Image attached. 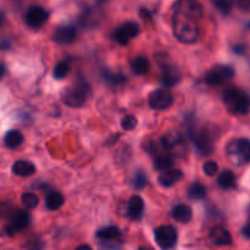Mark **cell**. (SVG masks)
Masks as SVG:
<instances>
[{
	"label": "cell",
	"mask_w": 250,
	"mask_h": 250,
	"mask_svg": "<svg viewBox=\"0 0 250 250\" xmlns=\"http://www.w3.org/2000/svg\"><path fill=\"white\" fill-rule=\"evenodd\" d=\"M97 237L99 239H102L103 242H105V243H107V242H116L121 237V232H120V229L117 227L109 226L99 229L97 232Z\"/></svg>",
	"instance_id": "cell-21"
},
{
	"label": "cell",
	"mask_w": 250,
	"mask_h": 250,
	"mask_svg": "<svg viewBox=\"0 0 250 250\" xmlns=\"http://www.w3.org/2000/svg\"><path fill=\"white\" fill-rule=\"evenodd\" d=\"M234 76V70L231 66L217 65L214 66L209 72L205 75V82L209 85H219L226 81L232 80Z\"/></svg>",
	"instance_id": "cell-8"
},
{
	"label": "cell",
	"mask_w": 250,
	"mask_h": 250,
	"mask_svg": "<svg viewBox=\"0 0 250 250\" xmlns=\"http://www.w3.org/2000/svg\"><path fill=\"white\" fill-rule=\"evenodd\" d=\"M21 202H22V204L27 208V209H34V208L38 207V204H39L38 197H37L36 194H33V193H28V192H26L22 194Z\"/></svg>",
	"instance_id": "cell-29"
},
{
	"label": "cell",
	"mask_w": 250,
	"mask_h": 250,
	"mask_svg": "<svg viewBox=\"0 0 250 250\" xmlns=\"http://www.w3.org/2000/svg\"><path fill=\"white\" fill-rule=\"evenodd\" d=\"M22 142H23V136H22L21 132L17 131V129L9 131L4 138L5 146L10 149L19 148V146L22 144Z\"/></svg>",
	"instance_id": "cell-23"
},
{
	"label": "cell",
	"mask_w": 250,
	"mask_h": 250,
	"mask_svg": "<svg viewBox=\"0 0 250 250\" xmlns=\"http://www.w3.org/2000/svg\"><path fill=\"white\" fill-rule=\"evenodd\" d=\"M99 1H104V0H99Z\"/></svg>",
	"instance_id": "cell-42"
},
{
	"label": "cell",
	"mask_w": 250,
	"mask_h": 250,
	"mask_svg": "<svg viewBox=\"0 0 250 250\" xmlns=\"http://www.w3.org/2000/svg\"><path fill=\"white\" fill-rule=\"evenodd\" d=\"M175 14H180L197 21L203 17L204 10L198 0H177L175 4Z\"/></svg>",
	"instance_id": "cell-5"
},
{
	"label": "cell",
	"mask_w": 250,
	"mask_h": 250,
	"mask_svg": "<svg viewBox=\"0 0 250 250\" xmlns=\"http://www.w3.org/2000/svg\"><path fill=\"white\" fill-rule=\"evenodd\" d=\"M137 124H138V121L133 115H126L121 120V127L125 131H133L137 127Z\"/></svg>",
	"instance_id": "cell-31"
},
{
	"label": "cell",
	"mask_w": 250,
	"mask_h": 250,
	"mask_svg": "<svg viewBox=\"0 0 250 250\" xmlns=\"http://www.w3.org/2000/svg\"><path fill=\"white\" fill-rule=\"evenodd\" d=\"M172 216L176 221L181 222V224H188L193 217V211L188 205L180 204L175 207L172 211Z\"/></svg>",
	"instance_id": "cell-20"
},
{
	"label": "cell",
	"mask_w": 250,
	"mask_h": 250,
	"mask_svg": "<svg viewBox=\"0 0 250 250\" xmlns=\"http://www.w3.org/2000/svg\"><path fill=\"white\" fill-rule=\"evenodd\" d=\"M248 214H249L248 217H250V208H249V210H248Z\"/></svg>",
	"instance_id": "cell-40"
},
{
	"label": "cell",
	"mask_w": 250,
	"mask_h": 250,
	"mask_svg": "<svg viewBox=\"0 0 250 250\" xmlns=\"http://www.w3.org/2000/svg\"><path fill=\"white\" fill-rule=\"evenodd\" d=\"M203 171H204L205 175L209 176V177H214V176L217 175V172H219V165H217V163H215V161H207V163L204 164V166H203Z\"/></svg>",
	"instance_id": "cell-32"
},
{
	"label": "cell",
	"mask_w": 250,
	"mask_h": 250,
	"mask_svg": "<svg viewBox=\"0 0 250 250\" xmlns=\"http://www.w3.org/2000/svg\"><path fill=\"white\" fill-rule=\"evenodd\" d=\"M155 242L163 250H170L177 244L178 234L175 227L172 226H160L155 229Z\"/></svg>",
	"instance_id": "cell-6"
},
{
	"label": "cell",
	"mask_w": 250,
	"mask_h": 250,
	"mask_svg": "<svg viewBox=\"0 0 250 250\" xmlns=\"http://www.w3.org/2000/svg\"><path fill=\"white\" fill-rule=\"evenodd\" d=\"M243 236L246 237V238L250 239V217H248V221H247V225L243 227Z\"/></svg>",
	"instance_id": "cell-37"
},
{
	"label": "cell",
	"mask_w": 250,
	"mask_h": 250,
	"mask_svg": "<svg viewBox=\"0 0 250 250\" xmlns=\"http://www.w3.org/2000/svg\"><path fill=\"white\" fill-rule=\"evenodd\" d=\"M224 104L233 115H247L250 111V97L237 88H229L224 93Z\"/></svg>",
	"instance_id": "cell-2"
},
{
	"label": "cell",
	"mask_w": 250,
	"mask_h": 250,
	"mask_svg": "<svg viewBox=\"0 0 250 250\" xmlns=\"http://www.w3.org/2000/svg\"><path fill=\"white\" fill-rule=\"evenodd\" d=\"M139 34V26L137 22L128 21L122 23L121 26L117 27L112 33V39L120 45H126L129 43L132 38Z\"/></svg>",
	"instance_id": "cell-7"
},
{
	"label": "cell",
	"mask_w": 250,
	"mask_h": 250,
	"mask_svg": "<svg viewBox=\"0 0 250 250\" xmlns=\"http://www.w3.org/2000/svg\"><path fill=\"white\" fill-rule=\"evenodd\" d=\"M133 185L137 189H142V188L146 187V176L144 175V172L142 171H138L134 176V181H133Z\"/></svg>",
	"instance_id": "cell-34"
},
{
	"label": "cell",
	"mask_w": 250,
	"mask_h": 250,
	"mask_svg": "<svg viewBox=\"0 0 250 250\" xmlns=\"http://www.w3.org/2000/svg\"><path fill=\"white\" fill-rule=\"evenodd\" d=\"M70 73V65L66 61H61L54 68V78L56 80H63Z\"/></svg>",
	"instance_id": "cell-30"
},
{
	"label": "cell",
	"mask_w": 250,
	"mask_h": 250,
	"mask_svg": "<svg viewBox=\"0 0 250 250\" xmlns=\"http://www.w3.org/2000/svg\"><path fill=\"white\" fill-rule=\"evenodd\" d=\"M182 178L183 172L181 170H168L161 173L159 176L158 181L160 183V186H163V187H172L176 183L182 181Z\"/></svg>",
	"instance_id": "cell-18"
},
{
	"label": "cell",
	"mask_w": 250,
	"mask_h": 250,
	"mask_svg": "<svg viewBox=\"0 0 250 250\" xmlns=\"http://www.w3.org/2000/svg\"><path fill=\"white\" fill-rule=\"evenodd\" d=\"M236 5L242 11H250V0H236Z\"/></svg>",
	"instance_id": "cell-35"
},
{
	"label": "cell",
	"mask_w": 250,
	"mask_h": 250,
	"mask_svg": "<svg viewBox=\"0 0 250 250\" xmlns=\"http://www.w3.org/2000/svg\"><path fill=\"white\" fill-rule=\"evenodd\" d=\"M173 104V95L166 88L156 89L149 95V106L153 110H166Z\"/></svg>",
	"instance_id": "cell-10"
},
{
	"label": "cell",
	"mask_w": 250,
	"mask_h": 250,
	"mask_svg": "<svg viewBox=\"0 0 250 250\" xmlns=\"http://www.w3.org/2000/svg\"><path fill=\"white\" fill-rule=\"evenodd\" d=\"M173 34L181 43L194 44L199 38V28L194 20L173 14Z\"/></svg>",
	"instance_id": "cell-1"
},
{
	"label": "cell",
	"mask_w": 250,
	"mask_h": 250,
	"mask_svg": "<svg viewBox=\"0 0 250 250\" xmlns=\"http://www.w3.org/2000/svg\"><path fill=\"white\" fill-rule=\"evenodd\" d=\"M234 2L236 0H212V4L222 15H229L233 9Z\"/></svg>",
	"instance_id": "cell-28"
},
{
	"label": "cell",
	"mask_w": 250,
	"mask_h": 250,
	"mask_svg": "<svg viewBox=\"0 0 250 250\" xmlns=\"http://www.w3.org/2000/svg\"><path fill=\"white\" fill-rule=\"evenodd\" d=\"M131 67L133 73L139 76L146 75L149 72V68H150V63H149V60L144 56H138V58L134 59L131 63Z\"/></svg>",
	"instance_id": "cell-24"
},
{
	"label": "cell",
	"mask_w": 250,
	"mask_h": 250,
	"mask_svg": "<svg viewBox=\"0 0 250 250\" xmlns=\"http://www.w3.org/2000/svg\"><path fill=\"white\" fill-rule=\"evenodd\" d=\"M233 51H236L237 54H243L244 53V46L243 45H238V46H234Z\"/></svg>",
	"instance_id": "cell-38"
},
{
	"label": "cell",
	"mask_w": 250,
	"mask_h": 250,
	"mask_svg": "<svg viewBox=\"0 0 250 250\" xmlns=\"http://www.w3.org/2000/svg\"><path fill=\"white\" fill-rule=\"evenodd\" d=\"M173 166V159L167 155H160L154 161V168L158 171H168Z\"/></svg>",
	"instance_id": "cell-26"
},
{
	"label": "cell",
	"mask_w": 250,
	"mask_h": 250,
	"mask_svg": "<svg viewBox=\"0 0 250 250\" xmlns=\"http://www.w3.org/2000/svg\"><path fill=\"white\" fill-rule=\"evenodd\" d=\"M160 142L165 150H171V149H176L178 146H181L183 138L180 132L176 131V129H171V131H167L161 137Z\"/></svg>",
	"instance_id": "cell-17"
},
{
	"label": "cell",
	"mask_w": 250,
	"mask_h": 250,
	"mask_svg": "<svg viewBox=\"0 0 250 250\" xmlns=\"http://www.w3.org/2000/svg\"><path fill=\"white\" fill-rule=\"evenodd\" d=\"M63 204V197L61 193L59 192H51L50 194H48L45 199V207L46 209L50 210V211H55L59 210Z\"/></svg>",
	"instance_id": "cell-25"
},
{
	"label": "cell",
	"mask_w": 250,
	"mask_h": 250,
	"mask_svg": "<svg viewBox=\"0 0 250 250\" xmlns=\"http://www.w3.org/2000/svg\"><path fill=\"white\" fill-rule=\"evenodd\" d=\"M105 78L109 81L111 84H120V83H125L126 82V77L124 75H117V73H111L107 71L105 73Z\"/></svg>",
	"instance_id": "cell-33"
},
{
	"label": "cell",
	"mask_w": 250,
	"mask_h": 250,
	"mask_svg": "<svg viewBox=\"0 0 250 250\" xmlns=\"http://www.w3.org/2000/svg\"><path fill=\"white\" fill-rule=\"evenodd\" d=\"M87 93L88 85L85 83H78L63 92L62 102L70 107H81L87 100Z\"/></svg>",
	"instance_id": "cell-4"
},
{
	"label": "cell",
	"mask_w": 250,
	"mask_h": 250,
	"mask_svg": "<svg viewBox=\"0 0 250 250\" xmlns=\"http://www.w3.org/2000/svg\"><path fill=\"white\" fill-rule=\"evenodd\" d=\"M29 221H31V217L27 214V211H24V210H16L11 215L10 224L5 227V232H6L7 236H14L19 231L26 229L29 225Z\"/></svg>",
	"instance_id": "cell-12"
},
{
	"label": "cell",
	"mask_w": 250,
	"mask_h": 250,
	"mask_svg": "<svg viewBox=\"0 0 250 250\" xmlns=\"http://www.w3.org/2000/svg\"><path fill=\"white\" fill-rule=\"evenodd\" d=\"M209 238L212 244L215 246H231L232 244V236L226 229L220 226L212 227L211 231L209 233Z\"/></svg>",
	"instance_id": "cell-15"
},
{
	"label": "cell",
	"mask_w": 250,
	"mask_h": 250,
	"mask_svg": "<svg viewBox=\"0 0 250 250\" xmlns=\"http://www.w3.org/2000/svg\"><path fill=\"white\" fill-rule=\"evenodd\" d=\"M12 172L20 177H28L36 172V166L27 160H20L16 161L12 166Z\"/></svg>",
	"instance_id": "cell-19"
},
{
	"label": "cell",
	"mask_w": 250,
	"mask_h": 250,
	"mask_svg": "<svg viewBox=\"0 0 250 250\" xmlns=\"http://www.w3.org/2000/svg\"><path fill=\"white\" fill-rule=\"evenodd\" d=\"M49 19V12L42 6H32L24 15V21L31 28H41Z\"/></svg>",
	"instance_id": "cell-11"
},
{
	"label": "cell",
	"mask_w": 250,
	"mask_h": 250,
	"mask_svg": "<svg viewBox=\"0 0 250 250\" xmlns=\"http://www.w3.org/2000/svg\"><path fill=\"white\" fill-rule=\"evenodd\" d=\"M226 154L233 165H246L250 163V141L247 138L233 139L227 144Z\"/></svg>",
	"instance_id": "cell-3"
},
{
	"label": "cell",
	"mask_w": 250,
	"mask_h": 250,
	"mask_svg": "<svg viewBox=\"0 0 250 250\" xmlns=\"http://www.w3.org/2000/svg\"><path fill=\"white\" fill-rule=\"evenodd\" d=\"M43 248V243L41 241L36 242H28V249L27 250H42Z\"/></svg>",
	"instance_id": "cell-36"
},
{
	"label": "cell",
	"mask_w": 250,
	"mask_h": 250,
	"mask_svg": "<svg viewBox=\"0 0 250 250\" xmlns=\"http://www.w3.org/2000/svg\"><path fill=\"white\" fill-rule=\"evenodd\" d=\"M212 136L214 134L208 128H202L192 133V139L194 142L195 148L203 155H210L214 151V146H212L214 137Z\"/></svg>",
	"instance_id": "cell-9"
},
{
	"label": "cell",
	"mask_w": 250,
	"mask_h": 250,
	"mask_svg": "<svg viewBox=\"0 0 250 250\" xmlns=\"http://www.w3.org/2000/svg\"><path fill=\"white\" fill-rule=\"evenodd\" d=\"M217 183L222 189H233L236 187V176L232 171L225 170L217 177Z\"/></svg>",
	"instance_id": "cell-22"
},
{
	"label": "cell",
	"mask_w": 250,
	"mask_h": 250,
	"mask_svg": "<svg viewBox=\"0 0 250 250\" xmlns=\"http://www.w3.org/2000/svg\"><path fill=\"white\" fill-rule=\"evenodd\" d=\"M181 72L177 66L175 65H163V75H161V82L164 87H175L181 81Z\"/></svg>",
	"instance_id": "cell-13"
},
{
	"label": "cell",
	"mask_w": 250,
	"mask_h": 250,
	"mask_svg": "<svg viewBox=\"0 0 250 250\" xmlns=\"http://www.w3.org/2000/svg\"><path fill=\"white\" fill-rule=\"evenodd\" d=\"M144 211V202L139 195H133L127 204V215L132 220H139Z\"/></svg>",
	"instance_id": "cell-16"
},
{
	"label": "cell",
	"mask_w": 250,
	"mask_h": 250,
	"mask_svg": "<svg viewBox=\"0 0 250 250\" xmlns=\"http://www.w3.org/2000/svg\"><path fill=\"white\" fill-rule=\"evenodd\" d=\"M76 250H93V249H92V247L88 246V244H82V246L77 247Z\"/></svg>",
	"instance_id": "cell-39"
},
{
	"label": "cell",
	"mask_w": 250,
	"mask_h": 250,
	"mask_svg": "<svg viewBox=\"0 0 250 250\" xmlns=\"http://www.w3.org/2000/svg\"><path fill=\"white\" fill-rule=\"evenodd\" d=\"M139 250H148V249H144V248H141Z\"/></svg>",
	"instance_id": "cell-41"
},
{
	"label": "cell",
	"mask_w": 250,
	"mask_h": 250,
	"mask_svg": "<svg viewBox=\"0 0 250 250\" xmlns=\"http://www.w3.org/2000/svg\"><path fill=\"white\" fill-rule=\"evenodd\" d=\"M77 32L72 26H60L54 31L53 41L59 44H70L76 41Z\"/></svg>",
	"instance_id": "cell-14"
},
{
	"label": "cell",
	"mask_w": 250,
	"mask_h": 250,
	"mask_svg": "<svg viewBox=\"0 0 250 250\" xmlns=\"http://www.w3.org/2000/svg\"><path fill=\"white\" fill-rule=\"evenodd\" d=\"M205 195H207V189H205L204 186L200 185V183H193L189 187V189H188V197H189L190 199H204Z\"/></svg>",
	"instance_id": "cell-27"
}]
</instances>
